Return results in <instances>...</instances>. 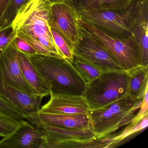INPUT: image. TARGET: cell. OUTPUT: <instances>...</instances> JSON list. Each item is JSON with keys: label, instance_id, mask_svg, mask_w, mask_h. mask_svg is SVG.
<instances>
[{"label": "cell", "instance_id": "cell-1", "mask_svg": "<svg viewBox=\"0 0 148 148\" xmlns=\"http://www.w3.org/2000/svg\"><path fill=\"white\" fill-rule=\"evenodd\" d=\"M49 0H28L12 22L17 37L29 44L36 54L64 58L55 45L49 25Z\"/></svg>", "mask_w": 148, "mask_h": 148}, {"label": "cell", "instance_id": "cell-2", "mask_svg": "<svg viewBox=\"0 0 148 148\" xmlns=\"http://www.w3.org/2000/svg\"><path fill=\"white\" fill-rule=\"evenodd\" d=\"M27 56L48 86L51 94L83 96L85 83L65 59L38 54Z\"/></svg>", "mask_w": 148, "mask_h": 148}, {"label": "cell", "instance_id": "cell-3", "mask_svg": "<svg viewBox=\"0 0 148 148\" xmlns=\"http://www.w3.org/2000/svg\"><path fill=\"white\" fill-rule=\"evenodd\" d=\"M142 99L128 94L103 107L89 110L91 129L96 138H101L132 123Z\"/></svg>", "mask_w": 148, "mask_h": 148}, {"label": "cell", "instance_id": "cell-4", "mask_svg": "<svg viewBox=\"0 0 148 148\" xmlns=\"http://www.w3.org/2000/svg\"><path fill=\"white\" fill-rule=\"evenodd\" d=\"M81 34L97 42L104 49L123 70L128 71L141 65L139 47L134 38L123 39L99 30L78 18Z\"/></svg>", "mask_w": 148, "mask_h": 148}, {"label": "cell", "instance_id": "cell-5", "mask_svg": "<svg viewBox=\"0 0 148 148\" xmlns=\"http://www.w3.org/2000/svg\"><path fill=\"white\" fill-rule=\"evenodd\" d=\"M29 122L44 132L45 148H108L112 144L108 137L96 138L91 128H64L37 120Z\"/></svg>", "mask_w": 148, "mask_h": 148}, {"label": "cell", "instance_id": "cell-6", "mask_svg": "<svg viewBox=\"0 0 148 148\" xmlns=\"http://www.w3.org/2000/svg\"><path fill=\"white\" fill-rule=\"evenodd\" d=\"M128 79L127 72L123 70L111 71L85 84L83 96L90 110L103 107L127 95Z\"/></svg>", "mask_w": 148, "mask_h": 148}, {"label": "cell", "instance_id": "cell-7", "mask_svg": "<svg viewBox=\"0 0 148 148\" xmlns=\"http://www.w3.org/2000/svg\"><path fill=\"white\" fill-rule=\"evenodd\" d=\"M138 1L120 11H96L78 14L79 18L99 30L123 39L134 38L133 27Z\"/></svg>", "mask_w": 148, "mask_h": 148}, {"label": "cell", "instance_id": "cell-8", "mask_svg": "<svg viewBox=\"0 0 148 148\" xmlns=\"http://www.w3.org/2000/svg\"><path fill=\"white\" fill-rule=\"evenodd\" d=\"M77 14L66 2L51 4L49 26L58 32L73 51L82 35Z\"/></svg>", "mask_w": 148, "mask_h": 148}, {"label": "cell", "instance_id": "cell-9", "mask_svg": "<svg viewBox=\"0 0 148 148\" xmlns=\"http://www.w3.org/2000/svg\"><path fill=\"white\" fill-rule=\"evenodd\" d=\"M0 76L9 85L32 97L34 94L21 69L16 40L0 53Z\"/></svg>", "mask_w": 148, "mask_h": 148}, {"label": "cell", "instance_id": "cell-10", "mask_svg": "<svg viewBox=\"0 0 148 148\" xmlns=\"http://www.w3.org/2000/svg\"><path fill=\"white\" fill-rule=\"evenodd\" d=\"M81 35L80 39L73 47L74 56L87 60L103 72L123 70L102 47L87 36Z\"/></svg>", "mask_w": 148, "mask_h": 148}, {"label": "cell", "instance_id": "cell-11", "mask_svg": "<svg viewBox=\"0 0 148 148\" xmlns=\"http://www.w3.org/2000/svg\"><path fill=\"white\" fill-rule=\"evenodd\" d=\"M42 129L24 120L11 135L0 140V148H45Z\"/></svg>", "mask_w": 148, "mask_h": 148}, {"label": "cell", "instance_id": "cell-12", "mask_svg": "<svg viewBox=\"0 0 148 148\" xmlns=\"http://www.w3.org/2000/svg\"><path fill=\"white\" fill-rule=\"evenodd\" d=\"M50 100L38 112L67 114H88L90 110L84 97L70 94H50Z\"/></svg>", "mask_w": 148, "mask_h": 148}, {"label": "cell", "instance_id": "cell-13", "mask_svg": "<svg viewBox=\"0 0 148 148\" xmlns=\"http://www.w3.org/2000/svg\"><path fill=\"white\" fill-rule=\"evenodd\" d=\"M0 96L14 106L27 120L40 109L43 97H32L6 84L0 76Z\"/></svg>", "mask_w": 148, "mask_h": 148}, {"label": "cell", "instance_id": "cell-14", "mask_svg": "<svg viewBox=\"0 0 148 148\" xmlns=\"http://www.w3.org/2000/svg\"><path fill=\"white\" fill-rule=\"evenodd\" d=\"M133 34L140 51L141 65H148V0H138Z\"/></svg>", "mask_w": 148, "mask_h": 148}, {"label": "cell", "instance_id": "cell-15", "mask_svg": "<svg viewBox=\"0 0 148 148\" xmlns=\"http://www.w3.org/2000/svg\"><path fill=\"white\" fill-rule=\"evenodd\" d=\"M37 120L45 123L68 128H91L88 114H67L38 112L28 117V121Z\"/></svg>", "mask_w": 148, "mask_h": 148}, {"label": "cell", "instance_id": "cell-16", "mask_svg": "<svg viewBox=\"0 0 148 148\" xmlns=\"http://www.w3.org/2000/svg\"><path fill=\"white\" fill-rule=\"evenodd\" d=\"M18 56L23 76L34 94L43 98L50 95L51 90L48 86L28 56L18 50Z\"/></svg>", "mask_w": 148, "mask_h": 148}, {"label": "cell", "instance_id": "cell-17", "mask_svg": "<svg viewBox=\"0 0 148 148\" xmlns=\"http://www.w3.org/2000/svg\"><path fill=\"white\" fill-rule=\"evenodd\" d=\"M138 0H67L77 14L96 11H120L130 7Z\"/></svg>", "mask_w": 148, "mask_h": 148}, {"label": "cell", "instance_id": "cell-18", "mask_svg": "<svg viewBox=\"0 0 148 148\" xmlns=\"http://www.w3.org/2000/svg\"><path fill=\"white\" fill-rule=\"evenodd\" d=\"M127 94L142 99L148 89V65H139L128 71Z\"/></svg>", "mask_w": 148, "mask_h": 148}, {"label": "cell", "instance_id": "cell-19", "mask_svg": "<svg viewBox=\"0 0 148 148\" xmlns=\"http://www.w3.org/2000/svg\"><path fill=\"white\" fill-rule=\"evenodd\" d=\"M71 64L84 81L85 84L91 83L103 73L91 63L77 56H74Z\"/></svg>", "mask_w": 148, "mask_h": 148}, {"label": "cell", "instance_id": "cell-20", "mask_svg": "<svg viewBox=\"0 0 148 148\" xmlns=\"http://www.w3.org/2000/svg\"><path fill=\"white\" fill-rule=\"evenodd\" d=\"M119 135L112 137L115 144L120 142L123 139L132 134L143 130L148 125V114L137 121H132Z\"/></svg>", "mask_w": 148, "mask_h": 148}, {"label": "cell", "instance_id": "cell-21", "mask_svg": "<svg viewBox=\"0 0 148 148\" xmlns=\"http://www.w3.org/2000/svg\"><path fill=\"white\" fill-rule=\"evenodd\" d=\"M53 41L61 54L70 63H71L74 58L73 51L62 36L55 30L50 27Z\"/></svg>", "mask_w": 148, "mask_h": 148}, {"label": "cell", "instance_id": "cell-22", "mask_svg": "<svg viewBox=\"0 0 148 148\" xmlns=\"http://www.w3.org/2000/svg\"><path fill=\"white\" fill-rule=\"evenodd\" d=\"M16 37L12 23L0 27V53L15 41Z\"/></svg>", "mask_w": 148, "mask_h": 148}, {"label": "cell", "instance_id": "cell-23", "mask_svg": "<svg viewBox=\"0 0 148 148\" xmlns=\"http://www.w3.org/2000/svg\"><path fill=\"white\" fill-rule=\"evenodd\" d=\"M28 0H11L0 27L11 24L19 9Z\"/></svg>", "mask_w": 148, "mask_h": 148}, {"label": "cell", "instance_id": "cell-24", "mask_svg": "<svg viewBox=\"0 0 148 148\" xmlns=\"http://www.w3.org/2000/svg\"><path fill=\"white\" fill-rule=\"evenodd\" d=\"M23 120L18 121L0 114V136L5 137L11 135L19 127Z\"/></svg>", "mask_w": 148, "mask_h": 148}, {"label": "cell", "instance_id": "cell-25", "mask_svg": "<svg viewBox=\"0 0 148 148\" xmlns=\"http://www.w3.org/2000/svg\"><path fill=\"white\" fill-rule=\"evenodd\" d=\"M0 114L18 121L25 120L22 113L14 106L0 96Z\"/></svg>", "mask_w": 148, "mask_h": 148}, {"label": "cell", "instance_id": "cell-26", "mask_svg": "<svg viewBox=\"0 0 148 148\" xmlns=\"http://www.w3.org/2000/svg\"><path fill=\"white\" fill-rule=\"evenodd\" d=\"M148 89L145 91L144 95L141 100V105L139 111L136 114L132 121H136L143 117L145 115L148 114Z\"/></svg>", "mask_w": 148, "mask_h": 148}, {"label": "cell", "instance_id": "cell-27", "mask_svg": "<svg viewBox=\"0 0 148 148\" xmlns=\"http://www.w3.org/2000/svg\"><path fill=\"white\" fill-rule=\"evenodd\" d=\"M16 44L18 51L24 53L27 55L36 54L34 49L25 41L18 37L15 38Z\"/></svg>", "mask_w": 148, "mask_h": 148}, {"label": "cell", "instance_id": "cell-28", "mask_svg": "<svg viewBox=\"0 0 148 148\" xmlns=\"http://www.w3.org/2000/svg\"><path fill=\"white\" fill-rule=\"evenodd\" d=\"M11 0H0V25Z\"/></svg>", "mask_w": 148, "mask_h": 148}, {"label": "cell", "instance_id": "cell-29", "mask_svg": "<svg viewBox=\"0 0 148 148\" xmlns=\"http://www.w3.org/2000/svg\"><path fill=\"white\" fill-rule=\"evenodd\" d=\"M51 4L54 3H58V2H65L67 0H49Z\"/></svg>", "mask_w": 148, "mask_h": 148}]
</instances>
